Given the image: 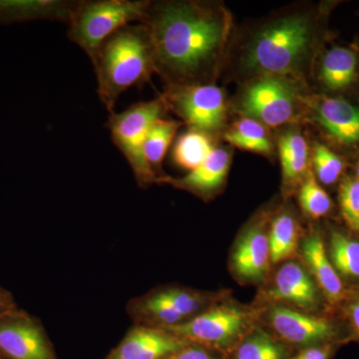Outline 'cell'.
I'll list each match as a JSON object with an SVG mask.
<instances>
[{
  "label": "cell",
  "mask_w": 359,
  "mask_h": 359,
  "mask_svg": "<svg viewBox=\"0 0 359 359\" xmlns=\"http://www.w3.org/2000/svg\"><path fill=\"white\" fill-rule=\"evenodd\" d=\"M141 23L150 37L155 73L167 86L215 83L233 34V16L223 4L151 1Z\"/></svg>",
  "instance_id": "6da1fadb"
},
{
  "label": "cell",
  "mask_w": 359,
  "mask_h": 359,
  "mask_svg": "<svg viewBox=\"0 0 359 359\" xmlns=\"http://www.w3.org/2000/svg\"><path fill=\"white\" fill-rule=\"evenodd\" d=\"M320 41V21L313 9L294 7L252 26L238 42L240 76L292 78L306 84ZM238 76V77H240Z\"/></svg>",
  "instance_id": "7a4b0ae2"
},
{
  "label": "cell",
  "mask_w": 359,
  "mask_h": 359,
  "mask_svg": "<svg viewBox=\"0 0 359 359\" xmlns=\"http://www.w3.org/2000/svg\"><path fill=\"white\" fill-rule=\"evenodd\" d=\"M92 63L97 93L106 110L113 114L125 91L148 83L155 73L147 28L143 23L124 26L103 42Z\"/></svg>",
  "instance_id": "3957f363"
},
{
  "label": "cell",
  "mask_w": 359,
  "mask_h": 359,
  "mask_svg": "<svg viewBox=\"0 0 359 359\" xmlns=\"http://www.w3.org/2000/svg\"><path fill=\"white\" fill-rule=\"evenodd\" d=\"M304 85L287 77L254 78L238 94L236 110L269 129L297 124L306 115Z\"/></svg>",
  "instance_id": "277c9868"
},
{
  "label": "cell",
  "mask_w": 359,
  "mask_h": 359,
  "mask_svg": "<svg viewBox=\"0 0 359 359\" xmlns=\"http://www.w3.org/2000/svg\"><path fill=\"white\" fill-rule=\"evenodd\" d=\"M150 0H78L67 36L93 60L104 41L124 26L141 23Z\"/></svg>",
  "instance_id": "5b68a950"
},
{
  "label": "cell",
  "mask_w": 359,
  "mask_h": 359,
  "mask_svg": "<svg viewBox=\"0 0 359 359\" xmlns=\"http://www.w3.org/2000/svg\"><path fill=\"white\" fill-rule=\"evenodd\" d=\"M167 111L166 104L160 95L154 100L135 103L122 112L110 114L106 123L113 143L128 162L142 188L158 182L144 157L143 146L149 130L166 115Z\"/></svg>",
  "instance_id": "8992f818"
},
{
  "label": "cell",
  "mask_w": 359,
  "mask_h": 359,
  "mask_svg": "<svg viewBox=\"0 0 359 359\" xmlns=\"http://www.w3.org/2000/svg\"><path fill=\"white\" fill-rule=\"evenodd\" d=\"M168 111L178 116L188 128L215 136L228 118V101L223 89L215 84L167 86L161 95Z\"/></svg>",
  "instance_id": "52a82bcc"
},
{
  "label": "cell",
  "mask_w": 359,
  "mask_h": 359,
  "mask_svg": "<svg viewBox=\"0 0 359 359\" xmlns=\"http://www.w3.org/2000/svg\"><path fill=\"white\" fill-rule=\"evenodd\" d=\"M247 314L230 306L210 309L172 327H162L180 339L200 346L228 351L244 330Z\"/></svg>",
  "instance_id": "ba28073f"
},
{
  "label": "cell",
  "mask_w": 359,
  "mask_h": 359,
  "mask_svg": "<svg viewBox=\"0 0 359 359\" xmlns=\"http://www.w3.org/2000/svg\"><path fill=\"white\" fill-rule=\"evenodd\" d=\"M1 359H57L39 320L22 309L0 318Z\"/></svg>",
  "instance_id": "9c48e42d"
},
{
  "label": "cell",
  "mask_w": 359,
  "mask_h": 359,
  "mask_svg": "<svg viewBox=\"0 0 359 359\" xmlns=\"http://www.w3.org/2000/svg\"><path fill=\"white\" fill-rule=\"evenodd\" d=\"M304 119L318 125L330 140L344 147L359 145V106L325 95H306Z\"/></svg>",
  "instance_id": "30bf717a"
},
{
  "label": "cell",
  "mask_w": 359,
  "mask_h": 359,
  "mask_svg": "<svg viewBox=\"0 0 359 359\" xmlns=\"http://www.w3.org/2000/svg\"><path fill=\"white\" fill-rule=\"evenodd\" d=\"M189 344L162 328L137 325L106 359H167Z\"/></svg>",
  "instance_id": "8fae6325"
},
{
  "label": "cell",
  "mask_w": 359,
  "mask_h": 359,
  "mask_svg": "<svg viewBox=\"0 0 359 359\" xmlns=\"http://www.w3.org/2000/svg\"><path fill=\"white\" fill-rule=\"evenodd\" d=\"M269 320L276 334L287 344L304 347L320 346L334 334V327L325 318L308 316L278 306L271 309Z\"/></svg>",
  "instance_id": "7c38bea8"
},
{
  "label": "cell",
  "mask_w": 359,
  "mask_h": 359,
  "mask_svg": "<svg viewBox=\"0 0 359 359\" xmlns=\"http://www.w3.org/2000/svg\"><path fill=\"white\" fill-rule=\"evenodd\" d=\"M78 0H0V25L49 20L68 23Z\"/></svg>",
  "instance_id": "4fadbf2b"
},
{
  "label": "cell",
  "mask_w": 359,
  "mask_h": 359,
  "mask_svg": "<svg viewBox=\"0 0 359 359\" xmlns=\"http://www.w3.org/2000/svg\"><path fill=\"white\" fill-rule=\"evenodd\" d=\"M231 161L230 149L216 147L204 163L183 178L171 179L167 177L163 182L173 184L177 188L198 195L205 196L223 185L230 170Z\"/></svg>",
  "instance_id": "5bb4252c"
},
{
  "label": "cell",
  "mask_w": 359,
  "mask_h": 359,
  "mask_svg": "<svg viewBox=\"0 0 359 359\" xmlns=\"http://www.w3.org/2000/svg\"><path fill=\"white\" fill-rule=\"evenodd\" d=\"M269 261V236L259 226H252L241 238L233 252L236 271L245 280H259L266 275Z\"/></svg>",
  "instance_id": "9a60e30c"
},
{
  "label": "cell",
  "mask_w": 359,
  "mask_h": 359,
  "mask_svg": "<svg viewBox=\"0 0 359 359\" xmlns=\"http://www.w3.org/2000/svg\"><path fill=\"white\" fill-rule=\"evenodd\" d=\"M318 79L330 91H344L358 79V57L346 47L328 49L320 59Z\"/></svg>",
  "instance_id": "2e32d148"
},
{
  "label": "cell",
  "mask_w": 359,
  "mask_h": 359,
  "mask_svg": "<svg viewBox=\"0 0 359 359\" xmlns=\"http://www.w3.org/2000/svg\"><path fill=\"white\" fill-rule=\"evenodd\" d=\"M269 295L301 308H311L318 302L313 280L301 266L294 263L285 264L278 271Z\"/></svg>",
  "instance_id": "e0dca14e"
},
{
  "label": "cell",
  "mask_w": 359,
  "mask_h": 359,
  "mask_svg": "<svg viewBox=\"0 0 359 359\" xmlns=\"http://www.w3.org/2000/svg\"><path fill=\"white\" fill-rule=\"evenodd\" d=\"M302 252L306 264L327 299L332 302H339L344 297V285L334 264L328 259L323 238L318 235H313L306 238Z\"/></svg>",
  "instance_id": "ac0fdd59"
},
{
  "label": "cell",
  "mask_w": 359,
  "mask_h": 359,
  "mask_svg": "<svg viewBox=\"0 0 359 359\" xmlns=\"http://www.w3.org/2000/svg\"><path fill=\"white\" fill-rule=\"evenodd\" d=\"M283 183L292 185L304 180L309 172V147L306 137L297 128L283 132L278 138Z\"/></svg>",
  "instance_id": "d6986e66"
},
{
  "label": "cell",
  "mask_w": 359,
  "mask_h": 359,
  "mask_svg": "<svg viewBox=\"0 0 359 359\" xmlns=\"http://www.w3.org/2000/svg\"><path fill=\"white\" fill-rule=\"evenodd\" d=\"M224 141L233 147L256 153L273 155L275 150L268 127L249 117H241L224 132Z\"/></svg>",
  "instance_id": "ffe728a7"
},
{
  "label": "cell",
  "mask_w": 359,
  "mask_h": 359,
  "mask_svg": "<svg viewBox=\"0 0 359 359\" xmlns=\"http://www.w3.org/2000/svg\"><path fill=\"white\" fill-rule=\"evenodd\" d=\"M182 125L183 123L178 120L163 117L157 120L149 130L143 146V154L151 171L157 177L158 182H163L167 178L162 172L163 160Z\"/></svg>",
  "instance_id": "44dd1931"
},
{
  "label": "cell",
  "mask_w": 359,
  "mask_h": 359,
  "mask_svg": "<svg viewBox=\"0 0 359 359\" xmlns=\"http://www.w3.org/2000/svg\"><path fill=\"white\" fill-rule=\"evenodd\" d=\"M214 139L205 132L188 128L175 142L172 150L174 164L189 172L197 169L217 147Z\"/></svg>",
  "instance_id": "7402d4cb"
},
{
  "label": "cell",
  "mask_w": 359,
  "mask_h": 359,
  "mask_svg": "<svg viewBox=\"0 0 359 359\" xmlns=\"http://www.w3.org/2000/svg\"><path fill=\"white\" fill-rule=\"evenodd\" d=\"M299 240V228L292 215L276 217L269 236V257L273 264L289 259L294 254Z\"/></svg>",
  "instance_id": "603a6c76"
},
{
  "label": "cell",
  "mask_w": 359,
  "mask_h": 359,
  "mask_svg": "<svg viewBox=\"0 0 359 359\" xmlns=\"http://www.w3.org/2000/svg\"><path fill=\"white\" fill-rule=\"evenodd\" d=\"M290 353L283 342L263 330L243 339L233 349L231 359H289Z\"/></svg>",
  "instance_id": "cb8c5ba5"
},
{
  "label": "cell",
  "mask_w": 359,
  "mask_h": 359,
  "mask_svg": "<svg viewBox=\"0 0 359 359\" xmlns=\"http://www.w3.org/2000/svg\"><path fill=\"white\" fill-rule=\"evenodd\" d=\"M299 205L309 218L318 219L327 216L332 209V200L321 188L313 172L309 171L302 181L299 194Z\"/></svg>",
  "instance_id": "d4e9b609"
},
{
  "label": "cell",
  "mask_w": 359,
  "mask_h": 359,
  "mask_svg": "<svg viewBox=\"0 0 359 359\" xmlns=\"http://www.w3.org/2000/svg\"><path fill=\"white\" fill-rule=\"evenodd\" d=\"M330 256L334 269L351 278H359V243L340 233H332Z\"/></svg>",
  "instance_id": "484cf974"
},
{
  "label": "cell",
  "mask_w": 359,
  "mask_h": 359,
  "mask_svg": "<svg viewBox=\"0 0 359 359\" xmlns=\"http://www.w3.org/2000/svg\"><path fill=\"white\" fill-rule=\"evenodd\" d=\"M311 155L316 180L325 185L334 184L344 172V163L341 158L318 142L313 144Z\"/></svg>",
  "instance_id": "4316f807"
},
{
  "label": "cell",
  "mask_w": 359,
  "mask_h": 359,
  "mask_svg": "<svg viewBox=\"0 0 359 359\" xmlns=\"http://www.w3.org/2000/svg\"><path fill=\"white\" fill-rule=\"evenodd\" d=\"M342 217L353 230H359V180L347 177L339 186Z\"/></svg>",
  "instance_id": "83f0119b"
},
{
  "label": "cell",
  "mask_w": 359,
  "mask_h": 359,
  "mask_svg": "<svg viewBox=\"0 0 359 359\" xmlns=\"http://www.w3.org/2000/svg\"><path fill=\"white\" fill-rule=\"evenodd\" d=\"M160 294L184 318L193 316L200 311L202 299L197 294L179 289H171L160 292Z\"/></svg>",
  "instance_id": "f1b7e54d"
},
{
  "label": "cell",
  "mask_w": 359,
  "mask_h": 359,
  "mask_svg": "<svg viewBox=\"0 0 359 359\" xmlns=\"http://www.w3.org/2000/svg\"><path fill=\"white\" fill-rule=\"evenodd\" d=\"M167 359H218L209 347L189 344Z\"/></svg>",
  "instance_id": "f546056e"
},
{
  "label": "cell",
  "mask_w": 359,
  "mask_h": 359,
  "mask_svg": "<svg viewBox=\"0 0 359 359\" xmlns=\"http://www.w3.org/2000/svg\"><path fill=\"white\" fill-rule=\"evenodd\" d=\"M332 354V346L320 344V346L304 347L295 355L290 356L289 359H330Z\"/></svg>",
  "instance_id": "4dcf8cb0"
},
{
  "label": "cell",
  "mask_w": 359,
  "mask_h": 359,
  "mask_svg": "<svg viewBox=\"0 0 359 359\" xmlns=\"http://www.w3.org/2000/svg\"><path fill=\"white\" fill-rule=\"evenodd\" d=\"M18 309H20L16 306L13 295L8 290L0 287V318L13 313Z\"/></svg>",
  "instance_id": "1f68e13d"
},
{
  "label": "cell",
  "mask_w": 359,
  "mask_h": 359,
  "mask_svg": "<svg viewBox=\"0 0 359 359\" xmlns=\"http://www.w3.org/2000/svg\"><path fill=\"white\" fill-rule=\"evenodd\" d=\"M351 318H353L354 327L359 334V301L355 302L351 308Z\"/></svg>",
  "instance_id": "d6a6232c"
},
{
  "label": "cell",
  "mask_w": 359,
  "mask_h": 359,
  "mask_svg": "<svg viewBox=\"0 0 359 359\" xmlns=\"http://www.w3.org/2000/svg\"><path fill=\"white\" fill-rule=\"evenodd\" d=\"M355 178H358L359 180V158L358 160V162H356V167H355Z\"/></svg>",
  "instance_id": "836d02e7"
},
{
  "label": "cell",
  "mask_w": 359,
  "mask_h": 359,
  "mask_svg": "<svg viewBox=\"0 0 359 359\" xmlns=\"http://www.w3.org/2000/svg\"><path fill=\"white\" fill-rule=\"evenodd\" d=\"M0 359H1V358H0Z\"/></svg>",
  "instance_id": "e575fe53"
}]
</instances>
